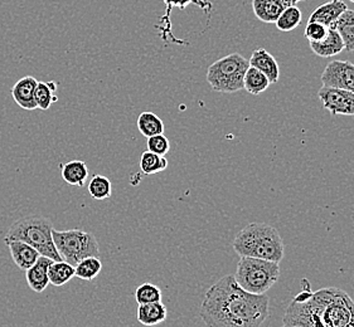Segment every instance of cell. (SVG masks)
<instances>
[{
    "instance_id": "6da1fadb",
    "label": "cell",
    "mask_w": 354,
    "mask_h": 327,
    "mask_svg": "<svg viewBox=\"0 0 354 327\" xmlns=\"http://www.w3.org/2000/svg\"><path fill=\"white\" fill-rule=\"evenodd\" d=\"M269 297L245 291L234 276H225L205 292L201 317L207 326L259 327L269 317Z\"/></svg>"
},
{
    "instance_id": "7a4b0ae2",
    "label": "cell",
    "mask_w": 354,
    "mask_h": 327,
    "mask_svg": "<svg viewBox=\"0 0 354 327\" xmlns=\"http://www.w3.org/2000/svg\"><path fill=\"white\" fill-rule=\"evenodd\" d=\"M232 248L240 257H254L280 264L283 258V237L277 228L251 223L236 235Z\"/></svg>"
},
{
    "instance_id": "3957f363",
    "label": "cell",
    "mask_w": 354,
    "mask_h": 327,
    "mask_svg": "<svg viewBox=\"0 0 354 327\" xmlns=\"http://www.w3.org/2000/svg\"><path fill=\"white\" fill-rule=\"evenodd\" d=\"M52 221L41 215H30L15 221L8 230L4 242L6 244L12 241H21L28 243L36 248L41 256H46L53 261H62L57 250L53 235H52Z\"/></svg>"
},
{
    "instance_id": "277c9868",
    "label": "cell",
    "mask_w": 354,
    "mask_h": 327,
    "mask_svg": "<svg viewBox=\"0 0 354 327\" xmlns=\"http://www.w3.org/2000/svg\"><path fill=\"white\" fill-rule=\"evenodd\" d=\"M280 277L277 262L254 257H241L237 264L234 279L245 291L263 295L275 285Z\"/></svg>"
},
{
    "instance_id": "5b68a950",
    "label": "cell",
    "mask_w": 354,
    "mask_h": 327,
    "mask_svg": "<svg viewBox=\"0 0 354 327\" xmlns=\"http://www.w3.org/2000/svg\"><path fill=\"white\" fill-rule=\"evenodd\" d=\"M248 67V59L240 53L228 54L209 66L207 82L216 92H239L243 88V79Z\"/></svg>"
},
{
    "instance_id": "8992f818",
    "label": "cell",
    "mask_w": 354,
    "mask_h": 327,
    "mask_svg": "<svg viewBox=\"0 0 354 327\" xmlns=\"http://www.w3.org/2000/svg\"><path fill=\"white\" fill-rule=\"evenodd\" d=\"M52 235L59 256L72 266H76L86 257H100L99 243L90 232L80 229L57 230L53 228Z\"/></svg>"
},
{
    "instance_id": "52a82bcc",
    "label": "cell",
    "mask_w": 354,
    "mask_h": 327,
    "mask_svg": "<svg viewBox=\"0 0 354 327\" xmlns=\"http://www.w3.org/2000/svg\"><path fill=\"white\" fill-rule=\"evenodd\" d=\"M320 324L322 327H354V301L348 293L337 287H326Z\"/></svg>"
},
{
    "instance_id": "ba28073f",
    "label": "cell",
    "mask_w": 354,
    "mask_h": 327,
    "mask_svg": "<svg viewBox=\"0 0 354 327\" xmlns=\"http://www.w3.org/2000/svg\"><path fill=\"white\" fill-rule=\"evenodd\" d=\"M318 97L322 106L332 116H354V92L352 91L323 86L319 90Z\"/></svg>"
},
{
    "instance_id": "9c48e42d",
    "label": "cell",
    "mask_w": 354,
    "mask_h": 327,
    "mask_svg": "<svg viewBox=\"0 0 354 327\" xmlns=\"http://www.w3.org/2000/svg\"><path fill=\"white\" fill-rule=\"evenodd\" d=\"M322 82L326 87L354 92V64L349 61H332L322 73Z\"/></svg>"
},
{
    "instance_id": "30bf717a",
    "label": "cell",
    "mask_w": 354,
    "mask_h": 327,
    "mask_svg": "<svg viewBox=\"0 0 354 327\" xmlns=\"http://www.w3.org/2000/svg\"><path fill=\"white\" fill-rule=\"evenodd\" d=\"M38 81L32 76H26L19 79L12 88V96L15 103L21 107L23 110L33 111L38 108L36 100H35V92Z\"/></svg>"
},
{
    "instance_id": "8fae6325",
    "label": "cell",
    "mask_w": 354,
    "mask_h": 327,
    "mask_svg": "<svg viewBox=\"0 0 354 327\" xmlns=\"http://www.w3.org/2000/svg\"><path fill=\"white\" fill-rule=\"evenodd\" d=\"M52 262L53 259H50L48 257L39 256L36 264L26 270L27 284L32 291L42 293L47 288V286L50 285L48 268Z\"/></svg>"
},
{
    "instance_id": "7c38bea8",
    "label": "cell",
    "mask_w": 354,
    "mask_h": 327,
    "mask_svg": "<svg viewBox=\"0 0 354 327\" xmlns=\"http://www.w3.org/2000/svg\"><path fill=\"white\" fill-rule=\"evenodd\" d=\"M347 9L348 6L344 1H342V0H330V1H326L324 4L319 6L310 14L308 21H319V23L324 24L326 27L332 28L334 23L337 21V19Z\"/></svg>"
},
{
    "instance_id": "4fadbf2b",
    "label": "cell",
    "mask_w": 354,
    "mask_h": 327,
    "mask_svg": "<svg viewBox=\"0 0 354 327\" xmlns=\"http://www.w3.org/2000/svg\"><path fill=\"white\" fill-rule=\"evenodd\" d=\"M8 248L10 250V256L15 262V266L21 270H27L33 264H36L37 259L39 258V252L28 243L21 241H12L7 243Z\"/></svg>"
},
{
    "instance_id": "5bb4252c",
    "label": "cell",
    "mask_w": 354,
    "mask_h": 327,
    "mask_svg": "<svg viewBox=\"0 0 354 327\" xmlns=\"http://www.w3.org/2000/svg\"><path fill=\"white\" fill-rule=\"evenodd\" d=\"M291 6L288 0H252V10L256 18L272 24L277 21L283 9Z\"/></svg>"
},
{
    "instance_id": "9a60e30c",
    "label": "cell",
    "mask_w": 354,
    "mask_h": 327,
    "mask_svg": "<svg viewBox=\"0 0 354 327\" xmlns=\"http://www.w3.org/2000/svg\"><path fill=\"white\" fill-rule=\"evenodd\" d=\"M250 66L255 67L269 79L270 82L274 85L280 77V68L275 57L263 48L256 50L251 58L248 59Z\"/></svg>"
},
{
    "instance_id": "2e32d148",
    "label": "cell",
    "mask_w": 354,
    "mask_h": 327,
    "mask_svg": "<svg viewBox=\"0 0 354 327\" xmlns=\"http://www.w3.org/2000/svg\"><path fill=\"white\" fill-rule=\"evenodd\" d=\"M310 50L319 57L330 58L339 54L344 50V43L339 33L334 28H329L326 38L320 42H309Z\"/></svg>"
},
{
    "instance_id": "e0dca14e",
    "label": "cell",
    "mask_w": 354,
    "mask_h": 327,
    "mask_svg": "<svg viewBox=\"0 0 354 327\" xmlns=\"http://www.w3.org/2000/svg\"><path fill=\"white\" fill-rule=\"evenodd\" d=\"M168 316V310L162 301L142 304L138 307L136 317L144 326H156L162 324Z\"/></svg>"
},
{
    "instance_id": "ac0fdd59",
    "label": "cell",
    "mask_w": 354,
    "mask_h": 327,
    "mask_svg": "<svg viewBox=\"0 0 354 327\" xmlns=\"http://www.w3.org/2000/svg\"><path fill=\"white\" fill-rule=\"evenodd\" d=\"M88 178V168L85 161L72 160L62 166V179L72 186H84Z\"/></svg>"
},
{
    "instance_id": "d6986e66",
    "label": "cell",
    "mask_w": 354,
    "mask_h": 327,
    "mask_svg": "<svg viewBox=\"0 0 354 327\" xmlns=\"http://www.w3.org/2000/svg\"><path fill=\"white\" fill-rule=\"evenodd\" d=\"M332 28L335 29L342 37L344 50L354 52V10L347 9L334 23Z\"/></svg>"
},
{
    "instance_id": "ffe728a7",
    "label": "cell",
    "mask_w": 354,
    "mask_h": 327,
    "mask_svg": "<svg viewBox=\"0 0 354 327\" xmlns=\"http://www.w3.org/2000/svg\"><path fill=\"white\" fill-rule=\"evenodd\" d=\"M271 85L269 79L262 73L260 70H257L255 67L250 66L248 71L245 73V79H243V88L252 96H259L262 92H265L269 86Z\"/></svg>"
},
{
    "instance_id": "44dd1931",
    "label": "cell",
    "mask_w": 354,
    "mask_h": 327,
    "mask_svg": "<svg viewBox=\"0 0 354 327\" xmlns=\"http://www.w3.org/2000/svg\"><path fill=\"white\" fill-rule=\"evenodd\" d=\"M75 277V266L66 261H53L48 268L50 284L55 287H61Z\"/></svg>"
},
{
    "instance_id": "7402d4cb",
    "label": "cell",
    "mask_w": 354,
    "mask_h": 327,
    "mask_svg": "<svg viewBox=\"0 0 354 327\" xmlns=\"http://www.w3.org/2000/svg\"><path fill=\"white\" fill-rule=\"evenodd\" d=\"M138 130L145 137L164 134V122L162 119L150 111H145L138 117Z\"/></svg>"
},
{
    "instance_id": "603a6c76",
    "label": "cell",
    "mask_w": 354,
    "mask_h": 327,
    "mask_svg": "<svg viewBox=\"0 0 354 327\" xmlns=\"http://www.w3.org/2000/svg\"><path fill=\"white\" fill-rule=\"evenodd\" d=\"M57 83L50 81V82H39L37 83L36 92H35V100H36L37 107L41 108L43 111L50 110L52 103L58 101L56 96Z\"/></svg>"
},
{
    "instance_id": "cb8c5ba5",
    "label": "cell",
    "mask_w": 354,
    "mask_h": 327,
    "mask_svg": "<svg viewBox=\"0 0 354 327\" xmlns=\"http://www.w3.org/2000/svg\"><path fill=\"white\" fill-rule=\"evenodd\" d=\"M102 270V262L99 257H86L75 266V277L84 281H93Z\"/></svg>"
},
{
    "instance_id": "d4e9b609",
    "label": "cell",
    "mask_w": 354,
    "mask_h": 327,
    "mask_svg": "<svg viewBox=\"0 0 354 327\" xmlns=\"http://www.w3.org/2000/svg\"><path fill=\"white\" fill-rule=\"evenodd\" d=\"M301 21H303L301 10L297 6H289L283 9L281 14L279 15L275 24L277 29L281 32H291L298 28Z\"/></svg>"
},
{
    "instance_id": "484cf974",
    "label": "cell",
    "mask_w": 354,
    "mask_h": 327,
    "mask_svg": "<svg viewBox=\"0 0 354 327\" xmlns=\"http://www.w3.org/2000/svg\"><path fill=\"white\" fill-rule=\"evenodd\" d=\"M168 168V160L165 157H160L158 154L151 152L149 150H147L145 152H142L140 157V170L144 175H153L158 174L160 171H164Z\"/></svg>"
},
{
    "instance_id": "4316f807",
    "label": "cell",
    "mask_w": 354,
    "mask_h": 327,
    "mask_svg": "<svg viewBox=\"0 0 354 327\" xmlns=\"http://www.w3.org/2000/svg\"><path fill=\"white\" fill-rule=\"evenodd\" d=\"M165 4V14L162 19V23L167 24V29L169 30L170 21L169 17L171 14V9L173 8H178V9H185L189 4H196L197 7L201 8L202 10H205V13L208 14L212 9V3H209L208 0H163Z\"/></svg>"
},
{
    "instance_id": "83f0119b",
    "label": "cell",
    "mask_w": 354,
    "mask_h": 327,
    "mask_svg": "<svg viewBox=\"0 0 354 327\" xmlns=\"http://www.w3.org/2000/svg\"><path fill=\"white\" fill-rule=\"evenodd\" d=\"M87 190L95 200L109 199L113 192V184L110 179L104 175H95L87 185Z\"/></svg>"
},
{
    "instance_id": "f1b7e54d",
    "label": "cell",
    "mask_w": 354,
    "mask_h": 327,
    "mask_svg": "<svg viewBox=\"0 0 354 327\" xmlns=\"http://www.w3.org/2000/svg\"><path fill=\"white\" fill-rule=\"evenodd\" d=\"M135 301L138 305L162 301V290L153 284H142L135 290Z\"/></svg>"
},
{
    "instance_id": "f546056e",
    "label": "cell",
    "mask_w": 354,
    "mask_h": 327,
    "mask_svg": "<svg viewBox=\"0 0 354 327\" xmlns=\"http://www.w3.org/2000/svg\"><path fill=\"white\" fill-rule=\"evenodd\" d=\"M147 146L149 151L160 157H165L170 150L169 140L167 136H164V134L147 137Z\"/></svg>"
},
{
    "instance_id": "4dcf8cb0",
    "label": "cell",
    "mask_w": 354,
    "mask_h": 327,
    "mask_svg": "<svg viewBox=\"0 0 354 327\" xmlns=\"http://www.w3.org/2000/svg\"><path fill=\"white\" fill-rule=\"evenodd\" d=\"M329 32V27L319 21H308L306 28H305V38L309 42H320L326 38Z\"/></svg>"
},
{
    "instance_id": "1f68e13d",
    "label": "cell",
    "mask_w": 354,
    "mask_h": 327,
    "mask_svg": "<svg viewBox=\"0 0 354 327\" xmlns=\"http://www.w3.org/2000/svg\"><path fill=\"white\" fill-rule=\"evenodd\" d=\"M290 3L291 6H297L299 1H308V0H288Z\"/></svg>"
},
{
    "instance_id": "d6a6232c",
    "label": "cell",
    "mask_w": 354,
    "mask_h": 327,
    "mask_svg": "<svg viewBox=\"0 0 354 327\" xmlns=\"http://www.w3.org/2000/svg\"><path fill=\"white\" fill-rule=\"evenodd\" d=\"M349 1H352V3H354V0H349Z\"/></svg>"
}]
</instances>
